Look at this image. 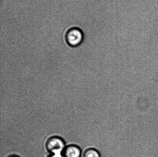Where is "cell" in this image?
Segmentation results:
<instances>
[{"label": "cell", "mask_w": 158, "mask_h": 157, "mask_svg": "<svg viewBox=\"0 0 158 157\" xmlns=\"http://www.w3.org/2000/svg\"><path fill=\"white\" fill-rule=\"evenodd\" d=\"M65 40L66 43L72 47H76L81 44L84 40V34L79 28H71L66 32Z\"/></svg>", "instance_id": "1"}, {"label": "cell", "mask_w": 158, "mask_h": 157, "mask_svg": "<svg viewBox=\"0 0 158 157\" xmlns=\"http://www.w3.org/2000/svg\"><path fill=\"white\" fill-rule=\"evenodd\" d=\"M46 145L47 150L53 155H63V151L65 148L64 141L58 137L49 138Z\"/></svg>", "instance_id": "2"}, {"label": "cell", "mask_w": 158, "mask_h": 157, "mask_svg": "<svg viewBox=\"0 0 158 157\" xmlns=\"http://www.w3.org/2000/svg\"><path fill=\"white\" fill-rule=\"evenodd\" d=\"M81 151L78 147L75 145L69 146L65 147L63 153L64 157H80Z\"/></svg>", "instance_id": "3"}, {"label": "cell", "mask_w": 158, "mask_h": 157, "mask_svg": "<svg viewBox=\"0 0 158 157\" xmlns=\"http://www.w3.org/2000/svg\"><path fill=\"white\" fill-rule=\"evenodd\" d=\"M84 157H100V156L97 150L94 148H90L85 151Z\"/></svg>", "instance_id": "4"}, {"label": "cell", "mask_w": 158, "mask_h": 157, "mask_svg": "<svg viewBox=\"0 0 158 157\" xmlns=\"http://www.w3.org/2000/svg\"><path fill=\"white\" fill-rule=\"evenodd\" d=\"M48 157H64V156H63V155H51L50 156H49Z\"/></svg>", "instance_id": "5"}, {"label": "cell", "mask_w": 158, "mask_h": 157, "mask_svg": "<svg viewBox=\"0 0 158 157\" xmlns=\"http://www.w3.org/2000/svg\"><path fill=\"white\" fill-rule=\"evenodd\" d=\"M15 157V156H12V157Z\"/></svg>", "instance_id": "6"}]
</instances>
